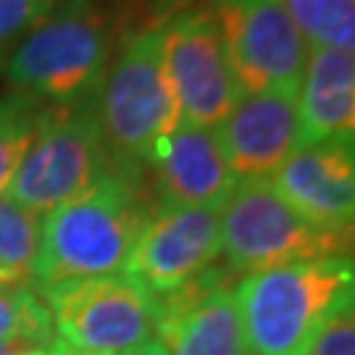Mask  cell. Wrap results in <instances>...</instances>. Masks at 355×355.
Listing matches in <instances>:
<instances>
[{"mask_svg": "<svg viewBox=\"0 0 355 355\" xmlns=\"http://www.w3.org/2000/svg\"><path fill=\"white\" fill-rule=\"evenodd\" d=\"M153 214L142 168L111 164L89 190L53 208L42 221L32 274L37 290L64 282L124 274Z\"/></svg>", "mask_w": 355, "mask_h": 355, "instance_id": "cell-1", "label": "cell"}, {"mask_svg": "<svg viewBox=\"0 0 355 355\" xmlns=\"http://www.w3.org/2000/svg\"><path fill=\"white\" fill-rule=\"evenodd\" d=\"M89 105L111 161L132 168L148 164L155 145L182 121L166 71L161 24L145 26L121 45Z\"/></svg>", "mask_w": 355, "mask_h": 355, "instance_id": "cell-2", "label": "cell"}, {"mask_svg": "<svg viewBox=\"0 0 355 355\" xmlns=\"http://www.w3.org/2000/svg\"><path fill=\"white\" fill-rule=\"evenodd\" d=\"M111 45L114 19L103 0H66L13 48L6 82L58 108L85 103L108 69Z\"/></svg>", "mask_w": 355, "mask_h": 355, "instance_id": "cell-3", "label": "cell"}, {"mask_svg": "<svg viewBox=\"0 0 355 355\" xmlns=\"http://www.w3.org/2000/svg\"><path fill=\"white\" fill-rule=\"evenodd\" d=\"M355 284V258H321L245 274L237 284L250 355H297Z\"/></svg>", "mask_w": 355, "mask_h": 355, "instance_id": "cell-4", "label": "cell"}, {"mask_svg": "<svg viewBox=\"0 0 355 355\" xmlns=\"http://www.w3.org/2000/svg\"><path fill=\"white\" fill-rule=\"evenodd\" d=\"M218 218L229 271L255 274L303 261L355 258V229L311 224L282 198L268 177L240 179Z\"/></svg>", "mask_w": 355, "mask_h": 355, "instance_id": "cell-5", "label": "cell"}, {"mask_svg": "<svg viewBox=\"0 0 355 355\" xmlns=\"http://www.w3.org/2000/svg\"><path fill=\"white\" fill-rule=\"evenodd\" d=\"M55 340L85 355H121L150 343L158 297L127 274L64 282L40 290Z\"/></svg>", "mask_w": 355, "mask_h": 355, "instance_id": "cell-6", "label": "cell"}, {"mask_svg": "<svg viewBox=\"0 0 355 355\" xmlns=\"http://www.w3.org/2000/svg\"><path fill=\"white\" fill-rule=\"evenodd\" d=\"M89 101L55 108L8 182V198L35 214H51L89 190L111 168Z\"/></svg>", "mask_w": 355, "mask_h": 355, "instance_id": "cell-7", "label": "cell"}, {"mask_svg": "<svg viewBox=\"0 0 355 355\" xmlns=\"http://www.w3.org/2000/svg\"><path fill=\"white\" fill-rule=\"evenodd\" d=\"M234 82L242 95L261 89H300L308 42L282 0H208Z\"/></svg>", "mask_w": 355, "mask_h": 355, "instance_id": "cell-8", "label": "cell"}, {"mask_svg": "<svg viewBox=\"0 0 355 355\" xmlns=\"http://www.w3.org/2000/svg\"><path fill=\"white\" fill-rule=\"evenodd\" d=\"M164 61L184 121L218 127L242 98L214 13L179 8L161 21Z\"/></svg>", "mask_w": 355, "mask_h": 355, "instance_id": "cell-9", "label": "cell"}, {"mask_svg": "<svg viewBox=\"0 0 355 355\" xmlns=\"http://www.w3.org/2000/svg\"><path fill=\"white\" fill-rule=\"evenodd\" d=\"M221 208L168 205L153 208L124 274L155 297L187 287L221 255Z\"/></svg>", "mask_w": 355, "mask_h": 355, "instance_id": "cell-10", "label": "cell"}, {"mask_svg": "<svg viewBox=\"0 0 355 355\" xmlns=\"http://www.w3.org/2000/svg\"><path fill=\"white\" fill-rule=\"evenodd\" d=\"M155 334L171 355H250L237 287L221 268L158 297Z\"/></svg>", "mask_w": 355, "mask_h": 355, "instance_id": "cell-11", "label": "cell"}, {"mask_svg": "<svg viewBox=\"0 0 355 355\" xmlns=\"http://www.w3.org/2000/svg\"><path fill=\"white\" fill-rule=\"evenodd\" d=\"M216 132L237 182L271 177L303 142L300 89L277 87L242 95Z\"/></svg>", "mask_w": 355, "mask_h": 355, "instance_id": "cell-12", "label": "cell"}, {"mask_svg": "<svg viewBox=\"0 0 355 355\" xmlns=\"http://www.w3.org/2000/svg\"><path fill=\"white\" fill-rule=\"evenodd\" d=\"M268 179L311 224L355 229V140L300 142Z\"/></svg>", "mask_w": 355, "mask_h": 355, "instance_id": "cell-13", "label": "cell"}, {"mask_svg": "<svg viewBox=\"0 0 355 355\" xmlns=\"http://www.w3.org/2000/svg\"><path fill=\"white\" fill-rule=\"evenodd\" d=\"M158 203L221 208L237 177L232 174L216 127L179 121L148 158Z\"/></svg>", "mask_w": 355, "mask_h": 355, "instance_id": "cell-14", "label": "cell"}, {"mask_svg": "<svg viewBox=\"0 0 355 355\" xmlns=\"http://www.w3.org/2000/svg\"><path fill=\"white\" fill-rule=\"evenodd\" d=\"M303 142L321 137L355 140V55L329 48H308L300 79Z\"/></svg>", "mask_w": 355, "mask_h": 355, "instance_id": "cell-15", "label": "cell"}, {"mask_svg": "<svg viewBox=\"0 0 355 355\" xmlns=\"http://www.w3.org/2000/svg\"><path fill=\"white\" fill-rule=\"evenodd\" d=\"M55 108L58 105L16 89L0 98V190L8 187L24 153L48 124Z\"/></svg>", "mask_w": 355, "mask_h": 355, "instance_id": "cell-16", "label": "cell"}, {"mask_svg": "<svg viewBox=\"0 0 355 355\" xmlns=\"http://www.w3.org/2000/svg\"><path fill=\"white\" fill-rule=\"evenodd\" d=\"M40 237V214L0 195V277L6 284H32Z\"/></svg>", "mask_w": 355, "mask_h": 355, "instance_id": "cell-17", "label": "cell"}, {"mask_svg": "<svg viewBox=\"0 0 355 355\" xmlns=\"http://www.w3.org/2000/svg\"><path fill=\"white\" fill-rule=\"evenodd\" d=\"M308 45L355 55V0H282Z\"/></svg>", "mask_w": 355, "mask_h": 355, "instance_id": "cell-18", "label": "cell"}, {"mask_svg": "<svg viewBox=\"0 0 355 355\" xmlns=\"http://www.w3.org/2000/svg\"><path fill=\"white\" fill-rule=\"evenodd\" d=\"M13 340L29 347H53L55 343L51 311L35 284L0 287V343Z\"/></svg>", "mask_w": 355, "mask_h": 355, "instance_id": "cell-19", "label": "cell"}, {"mask_svg": "<svg viewBox=\"0 0 355 355\" xmlns=\"http://www.w3.org/2000/svg\"><path fill=\"white\" fill-rule=\"evenodd\" d=\"M297 355H355V284L331 305Z\"/></svg>", "mask_w": 355, "mask_h": 355, "instance_id": "cell-20", "label": "cell"}, {"mask_svg": "<svg viewBox=\"0 0 355 355\" xmlns=\"http://www.w3.org/2000/svg\"><path fill=\"white\" fill-rule=\"evenodd\" d=\"M55 8L48 0H0V58Z\"/></svg>", "mask_w": 355, "mask_h": 355, "instance_id": "cell-21", "label": "cell"}, {"mask_svg": "<svg viewBox=\"0 0 355 355\" xmlns=\"http://www.w3.org/2000/svg\"><path fill=\"white\" fill-rule=\"evenodd\" d=\"M121 355H171V353H168L161 343H145V345H140V347H135V350L121 353Z\"/></svg>", "mask_w": 355, "mask_h": 355, "instance_id": "cell-22", "label": "cell"}, {"mask_svg": "<svg viewBox=\"0 0 355 355\" xmlns=\"http://www.w3.org/2000/svg\"><path fill=\"white\" fill-rule=\"evenodd\" d=\"M24 350H35V347H29L26 343H0V355H19L24 353Z\"/></svg>", "mask_w": 355, "mask_h": 355, "instance_id": "cell-23", "label": "cell"}, {"mask_svg": "<svg viewBox=\"0 0 355 355\" xmlns=\"http://www.w3.org/2000/svg\"><path fill=\"white\" fill-rule=\"evenodd\" d=\"M53 350H55V355H85V353H76V350H71V347H66V345L58 343V340H55V345H53Z\"/></svg>", "mask_w": 355, "mask_h": 355, "instance_id": "cell-24", "label": "cell"}, {"mask_svg": "<svg viewBox=\"0 0 355 355\" xmlns=\"http://www.w3.org/2000/svg\"><path fill=\"white\" fill-rule=\"evenodd\" d=\"M19 355H55V350H53V347H35V350H24V353H19Z\"/></svg>", "mask_w": 355, "mask_h": 355, "instance_id": "cell-25", "label": "cell"}, {"mask_svg": "<svg viewBox=\"0 0 355 355\" xmlns=\"http://www.w3.org/2000/svg\"><path fill=\"white\" fill-rule=\"evenodd\" d=\"M0 287H6V279H3V277H0Z\"/></svg>", "mask_w": 355, "mask_h": 355, "instance_id": "cell-26", "label": "cell"}, {"mask_svg": "<svg viewBox=\"0 0 355 355\" xmlns=\"http://www.w3.org/2000/svg\"><path fill=\"white\" fill-rule=\"evenodd\" d=\"M48 3H58V0H48Z\"/></svg>", "mask_w": 355, "mask_h": 355, "instance_id": "cell-27", "label": "cell"}]
</instances>
